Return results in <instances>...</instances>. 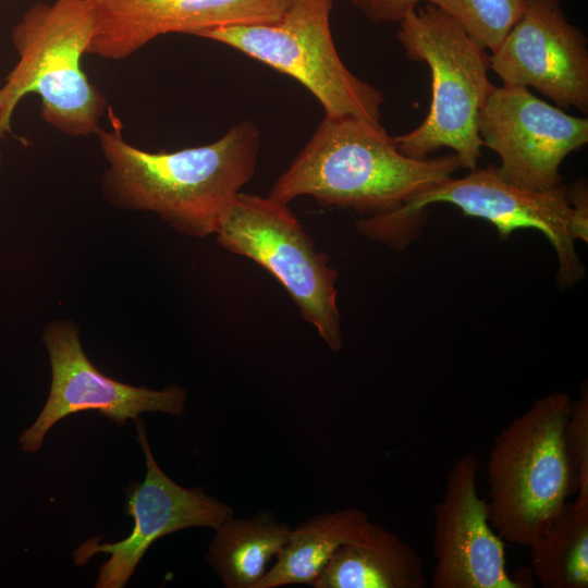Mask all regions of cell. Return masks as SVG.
I'll return each mask as SVG.
<instances>
[{"instance_id": "1", "label": "cell", "mask_w": 588, "mask_h": 588, "mask_svg": "<svg viewBox=\"0 0 588 588\" xmlns=\"http://www.w3.org/2000/svg\"><path fill=\"white\" fill-rule=\"evenodd\" d=\"M109 164L102 193L117 208L151 211L179 233L206 237L254 175L260 146L250 121L232 126L218 140L176 151L143 150L121 134L119 121L96 135Z\"/></svg>"}, {"instance_id": "2", "label": "cell", "mask_w": 588, "mask_h": 588, "mask_svg": "<svg viewBox=\"0 0 588 588\" xmlns=\"http://www.w3.org/2000/svg\"><path fill=\"white\" fill-rule=\"evenodd\" d=\"M455 154L414 159L381 124L324 117L269 197L289 205L311 196L323 206L376 216L388 212L461 168Z\"/></svg>"}, {"instance_id": "3", "label": "cell", "mask_w": 588, "mask_h": 588, "mask_svg": "<svg viewBox=\"0 0 588 588\" xmlns=\"http://www.w3.org/2000/svg\"><path fill=\"white\" fill-rule=\"evenodd\" d=\"M88 0H53L24 12L11 32L17 61L0 85V137L12 134V118L29 94L40 99V115L72 137L97 135L108 109L102 93L82 69L94 36Z\"/></svg>"}, {"instance_id": "4", "label": "cell", "mask_w": 588, "mask_h": 588, "mask_svg": "<svg viewBox=\"0 0 588 588\" xmlns=\"http://www.w3.org/2000/svg\"><path fill=\"white\" fill-rule=\"evenodd\" d=\"M400 24L396 38L406 57L425 62L431 76V102L425 120L395 136L400 151L414 159L446 147L463 168L473 170L481 156L479 110L493 89L490 54L452 17L427 3Z\"/></svg>"}, {"instance_id": "5", "label": "cell", "mask_w": 588, "mask_h": 588, "mask_svg": "<svg viewBox=\"0 0 588 588\" xmlns=\"http://www.w3.org/2000/svg\"><path fill=\"white\" fill-rule=\"evenodd\" d=\"M572 401L536 400L494 438L487 474L490 523L506 542L527 547L574 492L564 445Z\"/></svg>"}, {"instance_id": "6", "label": "cell", "mask_w": 588, "mask_h": 588, "mask_svg": "<svg viewBox=\"0 0 588 588\" xmlns=\"http://www.w3.org/2000/svg\"><path fill=\"white\" fill-rule=\"evenodd\" d=\"M439 203L457 207L464 216L487 220L502 238L518 229L540 231L556 253L559 284L569 287L585 277L572 232L573 207L567 187H519L506 181L493 164L475 168L460 179L443 180L388 212L359 220L357 229L373 241L401 248L411 242L424 209Z\"/></svg>"}, {"instance_id": "7", "label": "cell", "mask_w": 588, "mask_h": 588, "mask_svg": "<svg viewBox=\"0 0 588 588\" xmlns=\"http://www.w3.org/2000/svg\"><path fill=\"white\" fill-rule=\"evenodd\" d=\"M332 0H291L273 23L217 27L199 33L295 78L321 103L324 117L380 123L383 94L341 60L330 28Z\"/></svg>"}, {"instance_id": "8", "label": "cell", "mask_w": 588, "mask_h": 588, "mask_svg": "<svg viewBox=\"0 0 588 588\" xmlns=\"http://www.w3.org/2000/svg\"><path fill=\"white\" fill-rule=\"evenodd\" d=\"M215 234L223 248L269 271L330 350L342 348L334 287L338 272L287 205L240 192L222 211Z\"/></svg>"}, {"instance_id": "9", "label": "cell", "mask_w": 588, "mask_h": 588, "mask_svg": "<svg viewBox=\"0 0 588 588\" xmlns=\"http://www.w3.org/2000/svg\"><path fill=\"white\" fill-rule=\"evenodd\" d=\"M483 147L501 159L509 182L527 189L562 185L560 167L588 143V119L571 115L520 86H494L478 113Z\"/></svg>"}, {"instance_id": "10", "label": "cell", "mask_w": 588, "mask_h": 588, "mask_svg": "<svg viewBox=\"0 0 588 588\" xmlns=\"http://www.w3.org/2000/svg\"><path fill=\"white\" fill-rule=\"evenodd\" d=\"M134 422L146 476L125 489V513L133 517V528L120 541L90 538L73 551L76 566H84L98 553L110 555L98 569L97 588L125 587L149 547L161 537L191 527L215 530L234 514L230 505L208 495L203 488H185L172 480L152 455L144 421L137 418Z\"/></svg>"}, {"instance_id": "11", "label": "cell", "mask_w": 588, "mask_h": 588, "mask_svg": "<svg viewBox=\"0 0 588 588\" xmlns=\"http://www.w3.org/2000/svg\"><path fill=\"white\" fill-rule=\"evenodd\" d=\"M42 341L49 354L51 387L35 421L19 437L24 453H36L48 431L62 418L96 411L123 426L142 413L181 415L186 391L176 384L163 390L134 387L99 371L86 356L75 323L54 320L45 328Z\"/></svg>"}, {"instance_id": "12", "label": "cell", "mask_w": 588, "mask_h": 588, "mask_svg": "<svg viewBox=\"0 0 588 588\" xmlns=\"http://www.w3.org/2000/svg\"><path fill=\"white\" fill-rule=\"evenodd\" d=\"M588 40L561 0H526L523 15L490 54L503 85L534 88L559 108L588 110Z\"/></svg>"}, {"instance_id": "13", "label": "cell", "mask_w": 588, "mask_h": 588, "mask_svg": "<svg viewBox=\"0 0 588 588\" xmlns=\"http://www.w3.org/2000/svg\"><path fill=\"white\" fill-rule=\"evenodd\" d=\"M473 454L450 467L433 511V588H524L506 571L504 543L493 529L487 502L477 492Z\"/></svg>"}, {"instance_id": "14", "label": "cell", "mask_w": 588, "mask_h": 588, "mask_svg": "<svg viewBox=\"0 0 588 588\" xmlns=\"http://www.w3.org/2000/svg\"><path fill=\"white\" fill-rule=\"evenodd\" d=\"M95 26L87 54L123 60L159 36L279 21L291 0H88Z\"/></svg>"}, {"instance_id": "15", "label": "cell", "mask_w": 588, "mask_h": 588, "mask_svg": "<svg viewBox=\"0 0 588 588\" xmlns=\"http://www.w3.org/2000/svg\"><path fill=\"white\" fill-rule=\"evenodd\" d=\"M418 552L382 525L368 524L333 554L315 588H426Z\"/></svg>"}, {"instance_id": "16", "label": "cell", "mask_w": 588, "mask_h": 588, "mask_svg": "<svg viewBox=\"0 0 588 588\" xmlns=\"http://www.w3.org/2000/svg\"><path fill=\"white\" fill-rule=\"evenodd\" d=\"M368 522L367 514L355 507L318 514L305 520L291 529L277 562L256 588L313 586L336 550L357 536Z\"/></svg>"}, {"instance_id": "17", "label": "cell", "mask_w": 588, "mask_h": 588, "mask_svg": "<svg viewBox=\"0 0 588 588\" xmlns=\"http://www.w3.org/2000/svg\"><path fill=\"white\" fill-rule=\"evenodd\" d=\"M291 528L272 515L224 520L205 556L225 588H256L289 539Z\"/></svg>"}, {"instance_id": "18", "label": "cell", "mask_w": 588, "mask_h": 588, "mask_svg": "<svg viewBox=\"0 0 588 588\" xmlns=\"http://www.w3.org/2000/svg\"><path fill=\"white\" fill-rule=\"evenodd\" d=\"M543 588L588 587V502H565L528 546Z\"/></svg>"}, {"instance_id": "19", "label": "cell", "mask_w": 588, "mask_h": 588, "mask_svg": "<svg viewBox=\"0 0 588 588\" xmlns=\"http://www.w3.org/2000/svg\"><path fill=\"white\" fill-rule=\"evenodd\" d=\"M493 52L523 15L526 0H426Z\"/></svg>"}, {"instance_id": "20", "label": "cell", "mask_w": 588, "mask_h": 588, "mask_svg": "<svg viewBox=\"0 0 588 588\" xmlns=\"http://www.w3.org/2000/svg\"><path fill=\"white\" fill-rule=\"evenodd\" d=\"M565 452L576 500L588 502V391L573 403L564 430Z\"/></svg>"}, {"instance_id": "21", "label": "cell", "mask_w": 588, "mask_h": 588, "mask_svg": "<svg viewBox=\"0 0 588 588\" xmlns=\"http://www.w3.org/2000/svg\"><path fill=\"white\" fill-rule=\"evenodd\" d=\"M426 0H351L367 19L375 23H400Z\"/></svg>"}, {"instance_id": "22", "label": "cell", "mask_w": 588, "mask_h": 588, "mask_svg": "<svg viewBox=\"0 0 588 588\" xmlns=\"http://www.w3.org/2000/svg\"><path fill=\"white\" fill-rule=\"evenodd\" d=\"M568 192L569 203L573 207L572 232L575 240L587 242L588 232V195L583 181L574 184Z\"/></svg>"}, {"instance_id": "23", "label": "cell", "mask_w": 588, "mask_h": 588, "mask_svg": "<svg viewBox=\"0 0 588 588\" xmlns=\"http://www.w3.org/2000/svg\"><path fill=\"white\" fill-rule=\"evenodd\" d=\"M0 85H1V83H0ZM0 138H1V137H0ZM0 167H1V152H0Z\"/></svg>"}, {"instance_id": "24", "label": "cell", "mask_w": 588, "mask_h": 588, "mask_svg": "<svg viewBox=\"0 0 588 588\" xmlns=\"http://www.w3.org/2000/svg\"><path fill=\"white\" fill-rule=\"evenodd\" d=\"M1 1V0H0Z\"/></svg>"}]
</instances>
